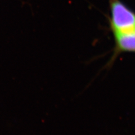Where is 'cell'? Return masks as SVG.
<instances>
[{
  "instance_id": "obj_2",
  "label": "cell",
  "mask_w": 135,
  "mask_h": 135,
  "mask_svg": "<svg viewBox=\"0 0 135 135\" xmlns=\"http://www.w3.org/2000/svg\"><path fill=\"white\" fill-rule=\"evenodd\" d=\"M112 34L114 40V47L108 65H112L121 54L135 53V29L127 32Z\"/></svg>"
},
{
  "instance_id": "obj_1",
  "label": "cell",
  "mask_w": 135,
  "mask_h": 135,
  "mask_svg": "<svg viewBox=\"0 0 135 135\" xmlns=\"http://www.w3.org/2000/svg\"><path fill=\"white\" fill-rule=\"evenodd\" d=\"M109 27L112 33L135 29V12L120 0H109Z\"/></svg>"
}]
</instances>
